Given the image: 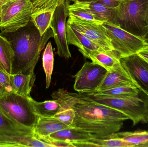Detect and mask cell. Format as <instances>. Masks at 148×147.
<instances>
[{"instance_id": "cell-1", "label": "cell", "mask_w": 148, "mask_h": 147, "mask_svg": "<svg viewBox=\"0 0 148 147\" xmlns=\"http://www.w3.org/2000/svg\"><path fill=\"white\" fill-rule=\"evenodd\" d=\"M59 104L69 105L75 110L71 127L87 132L95 138L104 139L117 133L127 116L113 108L99 103L83 94H77L60 89L51 95Z\"/></svg>"}, {"instance_id": "cell-2", "label": "cell", "mask_w": 148, "mask_h": 147, "mask_svg": "<svg viewBox=\"0 0 148 147\" xmlns=\"http://www.w3.org/2000/svg\"><path fill=\"white\" fill-rule=\"evenodd\" d=\"M3 35H7L5 37L11 43L14 51L11 74L34 73L41 52L49 39L54 38L50 28L41 35L31 20L16 32Z\"/></svg>"}, {"instance_id": "cell-3", "label": "cell", "mask_w": 148, "mask_h": 147, "mask_svg": "<svg viewBox=\"0 0 148 147\" xmlns=\"http://www.w3.org/2000/svg\"><path fill=\"white\" fill-rule=\"evenodd\" d=\"M92 100L119 110L127 116L133 126L140 122L147 123L148 119V102L137 95L112 96L97 93L83 94Z\"/></svg>"}, {"instance_id": "cell-4", "label": "cell", "mask_w": 148, "mask_h": 147, "mask_svg": "<svg viewBox=\"0 0 148 147\" xmlns=\"http://www.w3.org/2000/svg\"><path fill=\"white\" fill-rule=\"evenodd\" d=\"M148 0H122L116 8L118 26L132 34L145 38L148 34L146 22Z\"/></svg>"}, {"instance_id": "cell-5", "label": "cell", "mask_w": 148, "mask_h": 147, "mask_svg": "<svg viewBox=\"0 0 148 147\" xmlns=\"http://www.w3.org/2000/svg\"><path fill=\"white\" fill-rule=\"evenodd\" d=\"M34 9L30 0H7L1 7V34L13 33L25 26L31 20Z\"/></svg>"}, {"instance_id": "cell-6", "label": "cell", "mask_w": 148, "mask_h": 147, "mask_svg": "<svg viewBox=\"0 0 148 147\" xmlns=\"http://www.w3.org/2000/svg\"><path fill=\"white\" fill-rule=\"evenodd\" d=\"M30 97L14 92L8 93L0 97V107L20 124L34 130L39 117L35 112Z\"/></svg>"}, {"instance_id": "cell-7", "label": "cell", "mask_w": 148, "mask_h": 147, "mask_svg": "<svg viewBox=\"0 0 148 147\" xmlns=\"http://www.w3.org/2000/svg\"><path fill=\"white\" fill-rule=\"evenodd\" d=\"M111 39L114 50L120 58L137 54L148 47V43L143 38L132 34L119 26L103 22L102 24Z\"/></svg>"}, {"instance_id": "cell-8", "label": "cell", "mask_w": 148, "mask_h": 147, "mask_svg": "<svg viewBox=\"0 0 148 147\" xmlns=\"http://www.w3.org/2000/svg\"><path fill=\"white\" fill-rule=\"evenodd\" d=\"M108 71L93 62L84 64L75 76L74 89L79 94L95 93L104 79Z\"/></svg>"}, {"instance_id": "cell-9", "label": "cell", "mask_w": 148, "mask_h": 147, "mask_svg": "<svg viewBox=\"0 0 148 147\" xmlns=\"http://www.w3.org/2000/svg\"><path fill=\"white\" fill-rule=\"evenodd\" d=\"M69 5L68 0H63L57 6L54 12L50 26L57 46L56 53L60 57L65 59L72 57L66 36V19L69 16Z\"/></svg>"}, {"instance_id": "cell-10", "label": "cell", "mask_w": 148, "mask_h": 147, "mask_svg": "<svg viewBox=\"0 0 148 147\" xmlns=\"http://www.w3.org/2000/svg\"><path fill=\"white\" fill-rule=\"evenodd\" d=\"M34 133V130L16 121L0 107V142L13 147H24L25 138Z\"/></svg>"}, {"instance_id": "cell-11", "label": "cell", "mask_w": 148, "mask_h": 147, "mask_svg": "<svg viewBox=\"0 0 148 147\" xmlns=\"http://www.w3.org/2000/svg\"><path fill=\"white\" fill-rule=\"evenodd\" d=\"M120 61L136 87L148 97V62L138 54L120 58Z\"/></svg>"}, {"instance_id": "cell-12", "label": "cell", "mask_w": 148, "mask_h": 147, "mask_svg": "<svg viewBox=\"0 0 148 147\" xmlns=\"http://www.w3.org/2000/svg\"><path fill=\"white\" fill-rule=\"evenodd\" d=\"M67 23L105 50H114L111 39L102 25L84 22L71 16Z\"/></svg>"}, {"instance_id": "cell-13", "label": "cell", "mask_w": 148, "mask_h": 147, "mask_svg": "<svg viewBox=\"0 0 148 147\" xmlns=\"http://www.w3.org/2000/svg\"><path fill=\"white\" fill-rule=\"evenodd\" d=\"M69 9H79L94 14L103 22H110L118 26L116 9L111 8L97 2L92 1H75L69 4Z\"/></svg>"}, {"instance_id": "cell-14", "label": "cell", "mask_w": 148, "mask_h": 147, "mask_svg": "<svg viewBox=\"0 0 148 147\" xmlns=\"http://www.w3.org/2000/svg\"><path fill=\"white\" fill-rule=\"evenodd\" d=\"M123 85L136 87L120 62L116 64L112 70L108 71L104 79L95 93Z\"/></svg>"}, {"instance_id": "cell-15", "label": "cell", "mask_w": 148, "mask_h": 147, "mask_svg": "<svg viewBox=\"0 0 148 147\" xmlns=\"http://www.w3.org/2000/svg\"><path fill=\"white\" fill-rule=\"evenodd\" d=\"M66 36L68 45H73L78 47L79 51L87 58L90 52L104 49L68 23H66Z\"/></svg>"}, {"instance_id": "cell-16", "label": "cell", "mask_w": 148, "mask_h": 147, "mask_svg": "<svg viewBox=\"0 0 148 147\" xmlns=\"http://www.w3.org/2000/svg\"><path fill=\"white\" fill-rule=\"evenodd\" d=\"M93 138L95 137L89 133L71 127L56 132L43 139H46L50 142L56 141L72 144L77 142L88 140Z\"/></svg>"}, {"instance_id": "cell-17", "label": "cell", "mask_w": 148, "mask_h": 147, "mask_svg": "<svg viewBox=\"0 0 148 147\" xmlns=\"http://www.w3.org/2000/svg\"><path fill=\"white\" fill-rule=\"evenodd\" d=\"M69 127H71L55 117H39L34 132L38 137L42 139L56 132Z\"/></svg>"}, {"instance_id": "cell-18", "label": "cell", "mask_w": 148, "mask_h": 147, "mask_svg": "<svg viewBox=\"0 0 148 147\" xmlns=\"http://www.w3.org/2000/svg\"><path fill=\"white\" fill-rule=\"evenodd\" d=\"M10 83L13 92L26 97H30V92L35 82L34 72L30 74H10Z\"/></svg>"}, {"instance_id": "cell-19", "label": "cell", "mask_w": 148, "mask_h": 147, "mask_svg": "<svg viewBox=\"0 0 148 147\" xmlns=\"http://www.w3.org/2000/svg\"><path fill=\"white\" fill-rule=\"evenodd\" d=\"M88 58L92 62L105 68L108 71L112 70L115 66L120 63V57L114 51L102 49L92 51L88 54Z\"/></svg>"}, {"instance_id": "cell-20", "label": "cell", "mask_w": 148, "mask_h": 147, "mask_svg": "<svg viewBox=\"0 0 148 147\" xmlns=\"http://www.w3.org/2000/svg\"><path fill=\"white\" fill-rule=\"evenodd\" d=\"M73 147H135L136 145L119 138H93L88 140L72 143Z\"/></svg>"}, {"instance_id": "cell-21", "label": "cell", "mask_w": 148, "mask_h": 147, "mask_svg": "<svg viewBox=\"0 0 148 147\" xmlns=\"http://www.w3.org/2000/svg\"><path fill=\"white\" fill-rule=\"evenodd\" d=\"M29 99L36 114L39 117H54L60 109V105L55 100L38 102L31 97Z\"/></svg>"}, {"instance_id": "cell-22", "label": "cell", "mask_w": 148, "mask_h": 147, "mask_svg": "<svg viewBox=\"0 0 148 147\" xmlns=\"http://www.w3.org/2000/svg\"><path fill=\"white\" fill-rule=\"evenodd\" d=\"M14 53L10 41L4 35L0 34V62L4 70L11 74Z\"/></svg>"}, {"instance_id": "cell-23", "label": "cell", "mask_w": 148, "mask_h": 147, "mask_svg": "<svg viewBox=\"0 0 148 147\" xmlns=\"http://www.w3.org/2000/svg\"><path fill=\"white\" fill-rule=\"evenodd\" d=\"M54 11L48 10L33 13L31 20L42 35L50 28V24Z\"/></svg>"}, {"instance_id": "cell-24", "label": "cell", "mask_w": 148, "mask_h": 147, "mask_svg": "<svg viewBox=\"0 0 148 147\" xmlns=\"http://www.w3.org/2000/svg\"><path fill=\"white\" fill-rule=\"evenodd\" d=\"M42 66L46 74V89L49 88L51 83V77L53 70L54 54L52 44L48 43L44 50L42 58Z\"/></svg>"}, {"instance_id": "cell-25", "label": "cell", "mask_w": 148, "mask_h": 147, "mask_svg": "<svg viewBox=\"0 0 148 147\" xmlns=\"http://www.w3.org/2000/svg\"><path fill=\"white\" fill-rule=\"evenodd\" d=\"M108 137L119 138L125 141L133 143L135 147L148 142V132L137 131L134 132H122L113 134Z\"/></svg>"}, {"instance_id": "cell-26", "label": "cell", "mask_w": 148, "mask_h": 147, "mask_svg": "<svg viewBox=\"0 0 148 147\" xmlns=\"http://www.w3.org/2000/svg\"><path fill=\"white\" fill-rule=\"evenodd\" d=\"M140 91L137 87L130 85H123L118 86L103 91L96 92L95 93L112 96H121L137 95L140 94Z\"/></svg>"}, {"instance_id": "cell-27", "label": "cell", "mask_w": 148, "mask_h": 147, "mask_svg": "<svg viewBox=\"0 0 148 147\" xmlns=\"http://www.w3.org/2000/svg\"><path fill=\"white\" fill-rule=\"evenodd\" d=\"M69 16L73 17L82 21L102 25L103 21L100 18L92 14L79 9H69Z\"/></svg>"}, {"instance_id": "cell-28", "label": "cell", "mask_w": 148, "mask_h": 147, "mask_svg": "<svg viewBox=\"0 0 148 147\" xmlns=\"http://www.w3.org/2000/svg\"><path fill=\"white\" fill-rule=\"evenodd\" d=\"M60 109L54 117L69 127H72L75 117V110L69 105L60 104Z\"/></svg>"}, {"instance_id": "cell-29", "label": "cell", "mask_w": 148, "mask_h": 147, "mask_svg": "<svg viewBox=\"0 0 148 147\" xmlns=\"http://www.w3.org/2000/svg\"><path fill=\"white\" fill-rule=\"evenodd\" d=\"M63 0H30L34 6L33 13L41 11H55Z\"/></svg>"}, {"instance_id": "cell-30", "label": "cell", "mask_w": 148, "mask_h": 147, "mask_svg": "<svg viewBox=\"0 0 148 147\" xmlns=\"http://www.w3.org/2000/svg\"><path fill=\"white\" fill-rule=\"evenodd\" d=\"M10 75L5 71L0 69V97L13 92Z\"/></svg>"}, {"instance_id": "cell-31", "label": "cell", "mask_w": 148, "mask_h": 147, "mask_svg": "<svg viewBox=\"0 0 148 147\" xmlns=\"http://www.w3.org/2000/svg\"><path fill=\"white\" fill-rule=\"evenodd\" d=\"M97 2L111 8L116 9L120 5L122 0H90Z\"/></svg>"}, {"instance_id": "cell-32", "label": "cell", "mask_w": 148, "mask_h": 147, "mask_svg": "<svg viewBox=\"0 0 148 147\" xmlns=\"http://www.w3.org/2000/svg\"><path fill=\"white\" fill-rule=\"evenodd\" d=\"M138 55L148 62V47L139 51Z\"/></svg>"}, {"instance_id": "cell-33", "label": "cell", "mask_w": 148, "mask_h": 147, "mask_svg": "<svg viewBox=\"0 0 148 147\" xmlns=\"http://www.w3.org/2000/svg\"><path fill=\"white\" fill-rule=\"evenodd\" d=\"M7 1V0H0V22H1V7L2 5Z\"/></svg>"}, {"instance_id": "cell-34", "label": "cell", "mask_w": 148, "mask_h": 147, "mask_svg": "<svg viewBox=\"0 0 148 147\" xmlns=\"http://www.w3.org/2000/svg\"><path fill=\"white\" fill-rule=\"evenodd\" d=\"M136 147H148V142L136 146Z\"/></svg>"}, {"instance_id": "cell-35", "label": "cell", "mask_w": 148, "mask_h": 147, "mask_svg": "<svg viewBox=\"0 0 148 147\" xmlns=\"http://www.w3.org/2000/svg\"><path fill=\"white\" fill-rule=\"evenodd\" d=\"M146 22L148 25V1L147 5V11H146Z\"/></svg>"}, {"instance_id": "cell-36", "label": "cell", "mask_w": 148, "mask_h": 147, "mask_svg": "<svg viewBox=\"0 0 148 147\" xmlns=\"http://www.w3.org/2000/svg\"><path fill=\"white\" fill-rule=\"evenodd\" d=\"M144 39L146 41V42H147L148 43V34L145 37V38H144Z\"/></svg>"}, {"instance_id": "cell-37", "label": "cell", "mask_w": 148, "mask_h": 147, "mask_svg": "<svg viewBox=\"0 0 148 147\" xmlns=\"http://www.w3.org/2000/svg\"><path fill=\"white\" fill-rule=\"evenodd\" d=\"M71 1L75 2V1H90V0H71Z\"/></svg>"}, {"instance_id": "cell-38", "label": "cell", "mask_w": 148, "mask_h": 147, "mask_svg": "<svg viewBox=\"0 0 148 147\" xmlns=\"http://www.w3.org/2000/svg\"><path fill=\"white\" fill-rule=\"evenodd\" d=\"M0 69H1V70H3L5 71L4 70V68H3V66H2V65L1 64V62H0Z\"/></svg>"}, {"instance_id": "cell-39", "label": "cell", "mask_w": 148, "mask_h": 147, "mask_svg": "<svg viewBox=\"0 0 148 147\" xmlns=\"http://www.w3.org/2000/svg\"></svg>"}]
</instances>
